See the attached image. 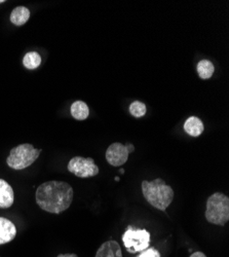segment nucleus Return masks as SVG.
Returning a JSON list of instances; mask_svg holds the SVG:
<instances>
[{
	"label": "nucleus",
	"instance_id": "14",
	"mask_svg": "<svg viewBox=\"0 0 229 257\" xmlns=\"http://www.w3.org/2000/svg\"><path fill=\"white\" fill-rule=\"evenodd\" d=\"M196 71L201 79H210L215 72V66L209 60H201L197 64Z\"/></svg>",
	"mask_w": 229,
	"mask_h": 257
},
{
	"label": "nucleus",
	"instance_id": "19",
	"mask_svg": "<svg viewBox=\"0 0 229 257\" xmlns=\"http://www.w3.org/2000/svg\"><path fill=\"white\" fill-rule=\"evenodd\" d=\"M126 146H127V149H128L129 154H132V153H134V151H135V147H134V145H133V144H130V143H128V144H126Z\"/></svg>",
	"mask_w": 229,
	"mask_h": 257
},
{
	"label": "nucleus",
	"instance_id": "8",
	"mask_svg": "<svg viewBox=\"0 0 229 257\" xmlns=\"http://www.w3.org/2000/svg\"><path fill=\"white\" fill-rule=\"evenodd\" d=\"M17 234L16 225L9 219L0 217V245L12 242Z\"/></svg>",
	"mask_w": 229,
	"mask_h": 257
},
{
	"label": "nucleus",
	"instance_id": "22",
	"mask_svg": "<svg viewBox=\"0 0 229 257\" xmlns=\"http://www.w3.org/2000/svg\"><path fill=\"white\" fill-rule=\"evenodd\" d=\"M114 180H115V181H119V177H115Z\"/></svg>",
	"mask_w": 229,
	"mask_h": 257
},
{
	"label": "nucleus",
	"instance_id": "4",
	"mask_svg": "<svg viewBox=\"0 0 229 257\" xmlns=\"http://www.w3.org/2000/svg\"><path fill=\"white\" fill-rule=\"evenodd\" d=\"M41 152V149H36L29 143L18 145L11 151L7 164L14 170L26 169L38 159Z\"/></svg>",
	"mask_w": 229,
	"mask_h": 257
},
{
	"label": "nucleus",
	"instance_id": "3",
	"mask_svg": "<svg viewBox=\"0 0 229 257\" xmlns=\"http://www.w3.org/2000/svg\"><path fill=\"white\" fill-rule=\"evenodd\" d=\"M204 216L207 222L223 226L229 220V198L222 192H215L206 201Z\"/></svg>",
	"mask_w": 229,
	"mask_h": 257
},
{
	"label": "nucleus",
	"instance_id": "13",
	"mask_svg": "<svg viewBox=\"0 0 229 257\" xmlns=\"http://www.w3.org/2000/svg\"><path fill=\"white\" fill-rule=\"evenodd\" d=\"M71 115L77 120H85L90 115L89 106L83 101H75L71 105Z\"/></svg>",
	"mask_w": 229,
	"mask_h": 257
},
{
	"label": "nucleus",
	"instance_id": "16",
	"mask_svg": "<svg viewBox=\"0 0 229 257\" xmlns=\"http://www.w3.org/2000/svg\"><path fill=\"white\" fill-rule=\"evenodd\" d=\"M146 111H147V107L143 102L134 101L130 105V113L136 118H140V117L144 116L145 114H146Z\"/></svg>",
	"mask_w": 229,
	"mask_h": 257
},
{
	"label": "nucleus",
	"instance_id": "12",
	"mask_svg": "<svg viewBox=\"0 0 229 257\" xmlns=\"http://www.w3.org/2000/svg\"><path fill=\"white\" fill-rule=\"evenodd\" d=\"M30 18V11L25 7H18L13 10L11 14V22L16 26H23L28 22Z\"/></svg>",
	"mask_w": 229,
	"mask_h": 257
},
{
	"label": "nucleus",
	"instance_id": "20",
	"mask_svg": "<svg viewBox=\"0 0 229 257\" xmlns=\"http://www.w3.org/2000/svg\"><path fill=\"white\" fill-rule=\"evenodd\" d=\"M57 257H77L76 254H60Z\"/></svg>",
	"mask_w": 229,
	"mask_h": 257
},
{
	"label": "nucleus",
	"instance_id": "17",
	"mask_svg": "<svg viewBox=\"0 0 229 257\" xmlns=\"http://www.w3.org/2000/svg\"><path fill=\"white\" fill-rule=\"evenodd\" d=\"M136 257H160V253L158 252V250L151 247L140 252V254L137 255Z\"/></svg>",
	"mask_w": 229,
	"mask_h": 257
},
{
	"label": "nucleus",
	"instance_id": "6",
	"mask_svg": "<svg viewBox=\"0 0 229 257\" xmlns=\"http://www.w3.org/2000/svg\"><path fill=\"white\" fill-rule=\"evenodd\" d=\"M67 169L70 173L79 178L95 177L100 172L99 167L95 164V161L92 158L74 157L68 163Z\"/></svg>",
	"mask_w": 229,
	"mask_h": 257
},
{
	"label": "nucleus",
	"instance_id": "2",
	"mask_svg": "<svg viewBox=\"0 0 229 257\" xmlns=\"http://www.w3.org/2000/svg\"><path fill=\"white\" fill-rule=\"evenodd\" d=\"M141 187L145 200L160 211H165L175 197L173 188L160 178L153 181L144 180L141 183Z\"/></svg>",
	"mask_w": 229,
	"mask_h": 257
},
{
	"label": "nucleus",
	"instance_id": "21",
	"mask_svg": "<svg viewBox=\"0 0 229 257\" xmlns=\"http://www.w3.org/2000/svg\"><path fill=\"white\" fill-rule=\"evenodd\" d=\"M119 172H120V173H121V174H123V173H124V170H122V169H120V170H119Z\"/></svg>",
	"mask_w": 229,
	"mask_h": 257
},
{
	"label": "nucleus",
	"instance_id": "18",
	"mask_svg": "<svg viewBox=\"0 0 229 257\" xmlns=\"http://www.w3.org/2000/svg\"><path fill=\"white\" fill-rule=\"evenodd\" d=\"M190 257H206V256H205V254H203L202 252L197 251V252H194L193 254H191Z\"/></svg>",
	"mask_w": 229,
	"mask_h": 257
},
{
	"label": "nucleus",
	"instance_id": "11",
	"mask_svg": "<svg viewBox=\"0 0 229 257\" xmlns=\"http://www.w3.org/2000/svg\"><path fill=\"white\" fill-rule=\"evenodd\" d=\"M204 130V125L200 118L190 116L184 122V131L191 137H199Z\"/></svg>",
	"mask_w": 229,
	"mask_h": 257
},
{
	"label": "nucleus",
	"instance_id": "5",
	"mask_svg": "<svg viewBox=\"0 0 229 257\" xmlns=\"http://www.w3.org/2000/svg\"><path fill=\"white\" fill-rule=\"evenodd\" d=\"M122 242L129 253L142 252L149 248L150 233L146 229H137L129 226L127 231L122 234Z\"/></svg>",
	"mask_w": 229,
	"mask_h": 257
},
{
	"label": "nucleus",
	"instance_id": "7",
	"mask_svg": "<svg viewBox=\"0 0 229 257\" xmlns=\"http://www.w3.org/2000/svg\"><path fill=\"white\" fill-rule=\"evenodd\" d=\"M129 155L130 154L126 145L119 142H114L107 148L105 156L109 165L113 167H120L128 162Z\"/></svg>",
	"mask_w": 229,
	"mask_h": 257
},
{
	"label": "nucleus",
	"instance_id": "10",
	"mask_svg": "<svg viewBox=\"0 0 229 257\" xmlns=\"http://www.w3.org/2000/svg\"><path fill=\"white\" fill-rule=\"evenodd\" d=\"M96 257H122V252L117 242L107 241L97 250Z\"/></svg>",
	"mask_w": 229,
	"mask_h": 257
},
{
	"label": "nucleus",
	"instance_id": "15",
	"mask_svg": "<svg viewBox=\"0 0 229 257\" xmlns=\"http://www.w3.org/2000/svg\"><path fill=\"white\" fill-rule=\"evenodd\" d=\"M41 64V57L38 53L36 52H29L24 56L23 59V65L29 69V70H34L38 68Z\"/></svg>",
	"mask_w": 229,
	"mask_h": 257
},
{
	"label": "nucleus",
	"instance_id": "9",
	"mask_svg": "<svg viewBox=\"0 0 229 257\" xmlns=\"http://www.w3.org/2000/svg\"><path fill=\"white\" fill-rule=\"evenodd\" d=\"M15 194L13 187L4 179H0V209H8L13 206Z\"/></svg>",
	"mask_w": 229,
	"mask_h": 257
},
{
	"label": "nucleus",
	"instance_id": "1",
	"mask_svg": "<svg viewBox=\"0 0 229 257\" xmlns=\"http://www.w3.org/2000/svg\"><path fill=\"white\" fill-rule=\"evenodd\" d=\"M74 191L70 184L63 181H48L36 189L35 199L40 209L52 214L66 211L72 204Z\"/></svg>",
	"mask_w": 229,
	"mask_h": 257
},
{
	"label": "nucleus",
	"instance_id": "23",
	"mask_svg": "<svg viewBox=\"0 0 229 257\" xmlns=\"http://www.w3.org/2000/svg\"><path fill=\"white\" fill-rule=\"evenodd\" d=\"M6 2H5V0H0V4H5Z\"/></svg>",
	"mask_w": 229,
	"mask_h": 257
}]
</instances>
